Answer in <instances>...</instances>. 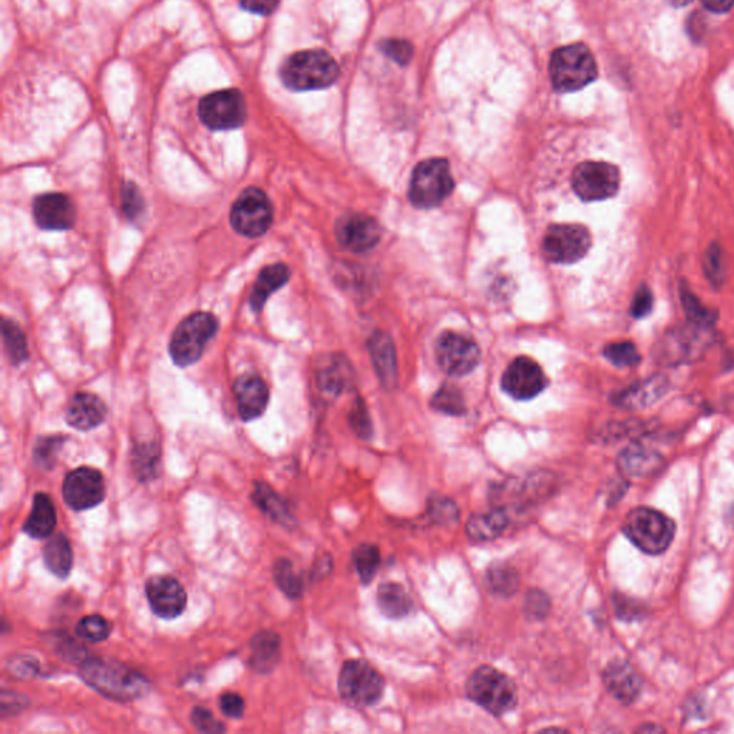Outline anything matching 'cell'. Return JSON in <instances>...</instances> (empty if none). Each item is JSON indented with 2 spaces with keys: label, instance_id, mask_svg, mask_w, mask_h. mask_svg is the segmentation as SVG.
<instances>
[{
  "label": "cell",
  "instance_id": "cell-17",
  "mask_svg": "<svg viewBox=\"0 0 734 734\" xmlns=\"http://www.w3.org/2000/svg\"><path fill=\"white\" fill-rule=\"evenodd\" d=\"M336 237L340 246L352 253L372 250L382 237V228L375 218L365 213H349L336 224Z\"/></svg>",
  "mask_w": 734,
  "mask_h": 734
},
{
  "label": "cell",
  "instance_id": "cell-1",
  "mask_svg": "<svg viewBox=\"0 0 734 734\" xmlns=\"http://www.w3.org/2000/svg\"><path fill=\"white\" fill-rule=\"evenodd\" d=\"M79 674L92 689L118 702L141 699L151 687L150 681L140 673L114 660H85Z\"/></svg>",
  "mask_w": 734,
  "mask_h": 734
},
{
  "label": "cell",
  "instance_id": "cell-12",
  "mask_svg": "<svg viewBox=\"0 0 734 734\" xmlns=\"http://www.w3.org/2000/svg\"><path fill=\"white\" fill-rule=\"evenodd\" d=\"M201 121L210 130H236L246 121L247 107L243 95L237 89H223L207 95L200 102Z\"/></svg>",
  "mask_w": 734,
  "mask_h": 734
},
{
  "label": "cell",
  "instance_id": "cell-43",
  "mask_svg": "<svg viewBox=\"0 0 734 734\" xmlns=\"http://www.w3.org/2000/svg\"><path fill=\"white\" fill-rule=\"evenodd\" d=\"M429 515L436 524H452L458 521L459 511L451 499L435 497L429 501Z\"/></svg>",
  "mask_w": 734,
  "mask_h": 734
},
{
  "label": "cell",
  "instance_id": "cell-4",
  "mask_svg": "<svg viewBox=\"0 0 734 734\" xmlns=\"http://www.w3.org/2000/svg\"><path fill=\"white\" fill-rule=\"evenodd\" d=\"M623 531L638 550L660 555L669 550L676 535V524L657 509L636 508L627 515Z\"/></svg>",
  "mask_w": 734,
  "mask_h": 734
},
{
  "label": "cell",
  "instance_id": "cell-46",
  "mask_svg": "<svg viewBox=\"0 0 734 734\" xmlns=\"http://www.w3.org/2000/svg\"><path fill=\"white\" fill-rule=\"evenodd\" d=\"M704 269H706L710 283H722L724 274L723 254L716 244L710 246L709 251H707Z\"/></svg>",
  "mask_w": 734,
  "mask_h": 734
},
{
  "label": "cell",
  "instance_id": "cell-20",
  "mask_svg": "<svg viewBox=\"0 0 734 734\" xmlns=\"http://www.w3.org/2000/svg\"><path fill=\"white\" fill-rule=\"evenodd\" d=\"M238 413L244 422L260 418L269 405V388L257 375H244L234 383Z\"/></svg>",
  "mask_w": 734,
  "mask_h": 734
},
{
  "label": "cell",
  "instance_id": "cell-6",
  "mask_svg": "<svg viewBox=\"0 0 734 734\" xmlns=\"http://www.w3.org/2000/svg\"><path fill=\"white\" fill-rule=\"evenodd\" d=\"M454 187L449 162L432 158L416 165L409 184V198L413 206L429 210L442 204L452 194Z\"/></svg>",
  "mask_w": 734,
  "mask_h": 734
},
{
  "label": "cell",
  "instance_id": "cell-25",
  "mask_svg": "<svg viewBox=\"0 0 734 734\" xmlns=\"http://www.w3.org/2000/svg\"><path fill=\"white\" fill-rule=\"evenodd\" d=\"M669 382L663 376H656L630 386V388L618 393L614 403L626 409H643L653 405L657 400L666 395Z\"/></svg>",
  "mask_w": 734,
  "mask_h": 734
},
{
  "label": "cell",
  "instance_id": "cell-55",
  "mask_svg": "<svg viewBox=\"0 0 734 734\" xmlns=\"http://www.w3.org/2000/svg\"><path fill=\"white\" fill-rule=\"evenodd\" d=\"M330 570H332V560H330L329 555H324L323 560L317 562L316 567H314L313 577H326V575H329Z\"/></svg>",
  "mask_w": 734,
  "mask_h": 734
},
{
  "label": "cell",
  "instance_id": "cell-31",
  "mask_svg": "<svg viewBox=\"0 0 734 734\" xmlns=\"http://www.w3.org/2000/svg\"><path fill=\"white\" fill-rule=\"evenodd\" d=\"M251 499L256 502L257 507L263 511V514H266L273 521L279 522L284 527L292 522L293 517L286 502L266 482H257L253 494H251Z\"/></svg>",
  "mask_w": 734,
  "mask_h": 734
},
{
  "label": "cell",
  "instance_id": "cell-50",
  "mask_svg": "<svg viewBox=\"0 0 734 734\" xmlns=\"http://www.w3.org/2000/svg\"><path fill=\"white\" fill-rule=\"evenodd\" d=\"M220 709L230 719H241L244 710H246V703H244V699L240 694L227 691V693L221 694Z\"/></svg>",
  "mask_w": 734,
  "mask_h": 734
},
{
  "label": "cell",
  "instance_id": "cell-15",
  "mask_svg": "<svg viewBox=\"0 0 734 734\" xmlns=\"http://www.w3.org/2000/svg\"><path fill=\"white\" fill-rule=\"evenodd\" d=\"M502 389L517 400L537 398L547 388L548 379L542 367L531 357L512 360L501 380Z\"/></svg>",
  "mask_w": 734,
  "mask_h": 734
},
{
  "label": "cell",
  "instance_id": "cell-5",
  "mask_svg": "<svg viewBox=\"0 0 734 734\" xmlns=\"http://www.w3.org/2000/svg\"><path fill=\"white\" fill-rule=\"evenodd\" d=\"M550 75L555 91L575 92L590 85L597 78L598 69L590 49L575 44L552 54Z\"/></svg>",
  "mask_w": 734,
  "mask_h": 734
},
{
  "label": "cell",
  "instance_id": "cell-36",
  "mask_svg": "<svg viewBox=\"0 0 734 734\" xmlns=\"http://www.w3.org/2000/svg\"><path fill=\"white\" fill-rule=\"evenodd\" d=\"M489 588L498 595H511L518 590L519 575L514 567L508 564L492 565L486 574Z\"/></svg>",
  "mask_w": 734,
  "mask_h": 734
},
{
  "label": "cell",
  "instance_id": "cell-16",
  "mask_svg": "<svg viewBox=\"0 0 734 734\" xmlns=\"http://www.w3.org/2000/svg\"><path fill=\"white\" fill-rule=\"evenodd\" d=\"M704 327L691 324L686 329H676L661 340L657 353L667 365H680L697 359L709 343L710 335Z\"/></svg>",
  "mask_w": 734,
  "mask_h": 734
},
{
  "label": "cell",
  "instance_id": "cell-44",
  "mask_svg": "<svg viewBox=\"0 0 734 734\" xmlns=\"http://www.w3.org/2000/svg\"><path fill=\"white\" fill-rule=\"evenodd\" d=\"M349 421L350 426L359 438L369 439L372 436V422H370L369 412H367L365 402L362 399L357 400L355 406H353Z\"/></svg>",
  "mask_w": 734,
  "mask_h": 734
},
{
  "label": "cell",
  "instance_id": "cell-33",
  "mask_svg": "<svg viewBox=\"0 0 734 734\" xmlns=\"http://www.w3.org/2000/svg\"><path fill=\"white\" fill-rule=\"evenodd\" d=\"M680 297L684 313H686L690 324L704 327V329H710V327L713 326L714 322H716L717 314L714 313L713 310L704 307L702 302L697 299L696 294L691 292L690 287L687 286L686 283H681Z\"/></svg>",
  "mask_w": 734,
  "mask_h": 734
},
{
  "label": "cell",
  "instance_id": "cell-54",
  "mask_svg": "<svg viewBox=\"0 0 734 734\" xmlns=\"http://www.w3.org/2000/svg\"><path fill=\"white\" fill-rule=\"evenodd\" d=\"M702 3L710 12L724 13L732 9L734 0H702Z\"/></svg>",
  "mask_w": 734,
  "mask_h": 734
},
{
  "label": "cell",
  "instance_id": "cell-27",
  "mask_svg": "<svg viewBox=\"0 0 734 734\" xmlns=\"http://www.w3.org/2000/svg\"><path fill=\"white\" fill-rule=\"evenodd\" d=\"M290 279L289 267L277 263L267 266L261 270L259 279L254 284L250 296L251 309L260 312L264 304L270 299L271 294L281 289Z\"/></svg>",
  "mask_w": 734,
  "mask_h": 734
},
{
  "label": "cell",
  "instance_id": "cell-30",
  "mask_svg": "<svg viewBox=\"0 0 734 734\" xmlns=\"http://www.w3.org/2000/svg\"><path fill=\"white\" fill-rule=\"evenodd\" d=\"M508 524L507 512L504 509H494L485 514L472 515L466 525V532L472 540L492 541L504 534Z\"/></svg>",
  "mask_w": 734,
  "mask_h": 734
},
{
  "label": "cell",
  "instance_id": "cell-7",
  "mask_svg": "<svg viewBox=\"0 0 734 734\" xmlns=\"http://www.w3.org/2000/svg\"><path fill=\"white\" fill-rule=\"evenodd\" d=\"M217 329V319L211 313L200 312L187 317L171 337L170 353L174 362L178 366L198 362Z\"/></svg>",
  "mask_w": 734,
  "mask_h": 734
},
{
  "label": "cell",
  "instance_id": "cell-49",
  "mask_svg": "<svg viewBox=\"0 0 734 734\" xmlns=\"http://www.w3.org/2000/svg\"><path fill=\"white\" fill-rule=\"evenodd\" d=\"M122 204H124L125 216L134 220L144 210V200H142L140 191L132 184H127L122 190Z\"/></svg>",
  "mask_w": 734,
  "mask_h": 734
},
{
  "label": "cell",
  "instance_id": "cell-2",
  "mask_svg": "<svg viewBox=\"0 0 734 734\" xmlns=\"http://www.w3.org/2000/svg\"><path fill=\"white\" fill-rule=\"evenodd\" d=\"M339 66L322 49L296 52L281 66V79L293 91H316L335 84Z\"/></svg>",
  "mask_w": 734,
  "mask_h": 734
},
{
  "label": "cell",
  "instance_id": "cell-23",
  "mask_svg": "<svg viewBox=\"0 0 734 734\" xmlns=\"http://www.w3.org/2000/svg\"><path fill=\"white\" fill-rule=\"evenodd\" d=\"M370 356H372L373 366L379 379L382 380L383 386L393 388L398 383V360H396V350L390 337L383 332H376L370 337L369 342Z\"/></svg>",
  "mask_w": 734,
  "mask_h": 734
},
{
  "label": "cell",
  "instance_id": "cell-18",
  "mask_svg": "<svg viewBox=\"0 0 734 734\" xmlns=\"http://www.w3.org/2000/svg\"><path fill=\"white\" fill-rule=\"evenodd\" d=\"M148 604L152 613L162 620H174L184 613L187 607V593L183 585L174 577L158 575L145 585Z\"/></svg>",
  "mask_w": 734,
  "mask_h": 734
},
{
  "label": "cell",
  "instance_id": "cell-51",
  "mask_svg": "<svg viewBox=\"0 0 734 734\" xmlns=\"http://www.w3.org/2000/svg\"><path fill=\"white\" fill-rule=\"evenodd\" d=\"M527 611L534 617L547 616L548 610H550V601H548L547 595L540 593V591H531L527 595V604H525Z\"/></svg>",
  "mask_w": 734,
  "mask_h": 734
},
{
  "label": "cell",
  "instance_id": "cell-47",
  "mask_svg": "<svg viewBox=\"0 0 734 734\" xmlns=\"http://www.w3.org/2000/svg\"><path fill=\"white\" fill-rule=\"evenodd\" d=\"M382 51L400 65L408 64L413 54L412 45L403 39H389L383 42Z\"/></svg>",
  "mask_w": 734,
  "mask_h": 734
},
{
  "label": "cell",
  "instance_id": "cell-22",
  "mask_svg": "<svg viewBox=\"0 0 734 734\" xmlns=\"http://www.w3.org/2000/svg\"><path fill=\"white\" fill-rule=\"evenodd\" d=\"M603 680L611 696L618 702L631 703L640 694L641 680L628 661L616 659L605 667Z\"/></svg>",
  "mask_w": 734,
  "mask_h": 734
},
{
  "label": "cell",
  "instance_id": "cell-39",
  "mask_svg": "<svg viewBox=\"0 0 734 734\" xmlns=\"http://www.w3.org/2000/svg\"><path fill=\"white\" fill-rule=\"evenodd\" d=\"M3 339H5L6 352L15 365L25 362L28 359V345H26L25 335L18 324L12 320H3Z\"/></svg>",
  "mask_w": 734,
  "mask_h": 734
},
{
  "label": "cell",
  "instance_id": "cell-48",
  "mask_svg": "<svg viewBox=\"0 0 734 734\" xmlns=\"http://www.w3.org/2000/svg\"><path fill=\"white\" fill-rule=\"evenodd\" d=\"M654 297L651 293L650 287L646 284H641L640 289L637 290L636 296H634L633 303H631V316L634 319H643L653 310Z\"/></svg>",
  "mask_w": 734,
  "mask_h": 734
},
{
  "label": "cell",
  "instance_id": "cell-35",
  "mask_svg": "<svg viewBox=\"0 0 734 734\" xmlns=\"http://www.w3.org/2000/svg\"><path fill=\"white\" fill-rule=\"evenodd\" d=\"M273 577L274 581H276L277 587H279L287 597H302L304 591L303 580L299 573H297L296 568H294L292 561L286 560V558H281V560L274 562Z\"/></svg>",
  "mask_w": 734,
  "mask_h": 734
},
{
  "label": "cell",
  "instance_id": "cell-29",
  "mask_svg": "<svg viewBox=\"0 0 734 734\" xmlns=\"http://www.w3.org/2000/svg\"><path fill=\"white\" fill-rule=\"evenodd\" d=\"M45 567L55 577L65 580L74 567V551L64 534L54 535L44 548Z\"/></svg>",
  "mask_w": 734,
  "mask_h": 734
},
{
  "label": "cell",
  "instance_id": "cell-19",
  "mask_svg": "<svg viewBox=\"0 0 734 734\" xmlns=\"http://www.w3.org/2000/svg\"><path fill=\"white\" fill-rule=\"evenodd\" d=\"M33 217L45 230H68L74 226L76 211L74 204L64 194L39 195L33 203Z\"/></svg>",
  "mask_w": 734,
  "mask_h": 734
},
{
  "label": "cell",
  "instance_id": "cell-21",
  "mask_svg": "<svg viewBox=\"0 0 734 734\" xmlns=\"http://www.w3.org/2000/svg\"><path fill=\"white\" fill-rule=\"evenodd\" d=\"M107 416L104 402L91 393H76L69 400L65 418L69 426L76 431H92L98 428Z\"/></svg>",
  "mask_w": 734,
  "mask_h": 734
},
{
  "label": "cell",
  "instance_id": "cell-34",
  "mask_svg": "<svg viewBox=\"0 0 734 734\" xmlns=\"http://www.w3.org/2000/svg\"><path fill=\"white\" fill-rule=\"evenodd\" d=\"M352 562L355 570L359 574L360 581L363 584H369L378 573L380 565V551L375 544L357 545L352 554Z\"/></svg>",
  "mask_w": 734,
  "mask_h": 734
},
{
  "label": "cell",
  "instance_id": "cell-14",
  "mask_svg": "<svg viewBox=\"0 0 734 734\" xmlns=\"http://www.w3.org/2000/svg\"><path fill=\"white\" fill-rule=\"evenodd\" d=\"M107 486L98 469L81 466L66 475L62 495L66 505L74 511H87L98 507L105 499Z\"/></svg>",
  "mask_w": 734,
  "mask_h": 734
},
{
  "label": "cell",
  "instance_id": "cell-41",
  "mask_svg": "<svg viewBox=\"0 0 734 734\" xmlns=\"http://www.w3.org/2000/svg\"><path fill=\"white\" fill-rule=\"evenodd\" d=\"M605 359L617 367H634L640 365L641 356L636 345L631 342H617L604 347Z\"/></svg>",
  "mask_w": 734,
  "mask_h": 734
},
{
  "label": "cell",
  "instance_id": "cell-57",
  "mask_svg": "<svg viewBox=\"0 0 734 734\" xmlns=\"http://www.w3.org/2000/svg\"><path fill=\"white\" fill-rule=\"evenodd\" d=\"M667 2L671 3L673 6H686L689 5L691 0H667Z\"/></svg>",
  "mask_w": 734,
  "mask_h": 734
},
{
  "label": "cell",
  "instance_id": "cell-53",
  "mask_svg": "<svg viewBox=\"0 0 734 734\" xmlns=\"http://www.w3.org/2000/svg\"><path fill=\"white\" fill-rule=\"evenodd\" d=\"M12 670L13 673L19 674V676H33V674H36V670H38V663H36V660L31 659V657H23L19 663L13 661L11 664Z\"/></svg>",
  "mask_w": 734,
  "mask_h": 734
},
{
  "label": "cell",
  "instance_id": "cell-24",
  "mask_svg": "<svg viewBox=\"0 0 734 734\" xmlns=\"http://www.w3.org/2000/svg\"><path fill=\"white\" fill-rule=\"evenodd\" d=\"M56 527V511L49 495L38 492L33 497L31 514L23 524V532L33 540H45L54 534Z\"/></svg>",
  "mask_w": 734,
  "mask_h": 734
},
{
  "label": "cell",
  "instance_id": "cell-40",
  "mask_svg": "<svg viewBox=\"0 0 734 734\" xmlns=\"http://www.w3.org/2000/svg\"><path fill=\"white\" fill-rule=\"evenodd\" d=\"M109 634H111V628H109L108 621L97 614L81 618L76 624V636L88 643H102L107 640Z\"/></svg>",
  "mask_w": 734,
  "mask_h": 734
},
{
  "label": "cell",
  "instance_id": "cell-37",
  "mask_svg": "<svg viewBox=\"0 0 734 734\" xmlns=\"http://www.w3.org/2000/svg\"><path fill=\"white\" fill-rule=\"evenodd\" d=\"M431 405L435 411L445 413V415L462 416L466 412L464 395L461 390L449 383L441 386V389L435 393Z\"/></svg>",
  "mask_w": 734,
  "mask_h": 734
},
{
  "label": "cell",
  "instance_id": "cell-28",
  "mask_svg": "<svg viewBox=\"0 0 734 734\" xmlns=\"http://www.w3.org/2000/svg\"><path fill=\"white\" fill-rule=\"evenodd\" d=\"M618 465L624 474L641 478V476L653 475L654 472L659 471L663 465V458L657 452L650 451L644 446L633 445L623 451L618 458Z\"/></svg>",
  "mask_w": 734,
  "mask_h": 734
},
{
  "label": "cell",
  "instance_id": "cell-10",
  "mask_svg": "<svg viewBox=\"0 0 734 734\" xmlns=\"http://www.w3.org/2000/svg\"><path fill=\"white\" fill-rule=\"evenodd\" d=\"M574 193L585 201H605L618 193L621 185L620 170L604 161H585L577 165L571 178Z\"/></svg>",
  "mask_w": 734,
  "mask_h": 734
},
{
  "label": "cell",
  "instance_id": "cell-26",
  "mask_svg": "<svg viewBox=\"0 0 734 734\" xmlns=\"http://www.w3.org/2000/svg\"><path fill=\"white\" fill-rule=\"evenodd\" d=\"M251 667L259 673H270L279 664L281 640L273 631H261L251 640Z\"/></svg>",
  "mask_w": 734,
  "mask_h": 734
},
{
  "label": "cell",
  "instance_id": "cell-9",
  "mask_svg": "<svg viewBox=\"0 0 734 734\" xmlns=\"http://www.w3.org/2000/svg\"><path fill=\"white\" fill-rule=\"evenodd\" d=\"M591 234L581 224H554L542 237L541 250L545 260L555 264H573L587 256L591 249Z\"/></svg>",
  "mask_w": 734,
  "mask_h": 734
},
{
  "label": "cell",
  "instance_id": "cell-52",
  "mask_svg": "<svg viewBox=\"0 0 734 734\" xmlns=\"http://www.w3.org/2000/svg\"><path fill=\"white\" fill-rule=\"evenodd\" d=\"M280 0H240V5L246 11L256 15H271L279 8Z\"/></svg>",
  "mask_w": 734,
  "mask_h": 734
},
{
  "label": "cell",
  "instance_id": "cell-42",
  "mask_svg": "<svg viewBox=\"0 0 734 734\" xmlns=\"http://www.w3.org/2000/svg\"><path fill=\"white\" fill-rule=\"evenodd\" d=\"M64 438L59 436H52V438H44L36 443L35 449H33V459L35 464L39 468L51 469L54 468L56 462V456L61 451L62 443Z\"/></svg>",
  "mask_w": 734,
  "mask_h": 734
},
{
  "label": "cell",
  "instance_id": "cell-38",
  "mask_svg": "<svg viewBox=\"0 0 734 734\" xmlns=\"http://www.w3.org/2000/svg\"><path fill=\"white\" fill-rule=\"evenodd\" d=\"M158 459H160V449L151 443L135 448L132 466L140 481H151L157 475Z\"/></svg>",
  "mask_w": 734,
  "mask_h": 734
},
{
  "label": "cell",
  "instance_id": "cell-8",
  "mask_svg": "<svg viewBox=\"0 0 734 734\" xmlns=\"http://www.w3.org/2000/svg\"><path fill=\"white\" fill-rule=\"evenodd\" d=\"M337 686L342 699L357 707L373 706L385 693L382 674L372 664L359 659L343 664Z\"/></svg>",
  "mask_w": 734,
  "mask_h": 734
},
{
  "label": "cell",
  "instance_id": "cell-32",
  "mask_svg": "<svg viewBox=\"0 0 734 734\" xmlns=\"http://www.w3.org/2000/svg\"><path fill=\"white\" fill-rule=\"evenodd\" d=\"M378 605L386 617L399 620L408 616L413 608L412 598L406 593L402 585L385 583L378 590Z\"/></svg>",
  "mask_w": 734,
  "mask_h": 734
},
{
  "label": "cell",
  "instance_id": "cell-45",
  "mask_svg": "<svg viewBox=\"0 0 734 734\" xmlns=\"http://www.w3.org/2000/svg\"><path fill=\"white\" fill-rule=\"evenodd\" d=\"M191 722H193L195 729L201 733H224L226 727L223 723L218 722L214 714L204 707H194L193 713H191Z\"/></svg>",
  "mask_w": 734,
  "mask_h": 734
},
{
  "label": "cell",
  "instance_id": "cell-11",
  "mask_svg": "<svg viewBox=\"0 0 734 734\" xmlns=\"http://www.w3.org/2000/svg\"><path fill=\"white\" fill-rule=\"evenodd\" d=\"M230 220L241 236L260 237L273 221V207L260 188H247L231 207Z\"/></svg>",
  "mask_w": 734,
  "mask_h": 734
},
{
  "label": "cell",
  "instance_id": "cell-3",
  "mask_svg": "<svg viewBox=\"0 0 734 734\" xmlns=\"http://www.w3.org/2000/svg\"><path fill=\"white\" fill-rule=\"evenodd\" d=\"M466 694L472 702L494 716L512 712L518 704V691L507 674L494 667L476 669L466 683Z\"/></svg>",
  "mask_w": 734,
  "mask_h": 734
},
{
  "label": "cell",
  "instance_id": "cell-56",
  "mask_svg": "<svg viewBox=\"0 0 734 734\" xmlns=\"http://www.w3.org/2000/svg\"><path fill=\"white\" fill-rule=\"evenodd\" d=\"M638 732H641V733H646V732H664V729H663V727H657V726H653V724H650V726H643V727H641V729L638 730Z\"/></svg>",
  "mask_w": 734,
  "mask_h": 734
},
{
  "label": "cell",
  "instance_id": "cell-13",
  "mask_svg": "<svg viewBox=\"0 0 734 734\" xmlns=\"http://www.w3.org/2000/svg\"><path fill=\"white\" fill-rule=\"evenodd\" d=\"M435 355L443 372L455 378L468 375L481 362V350L474 340L455 332L439 336Z\"/></svg>",
  "mask_w": 734,
  "mask_h": 734
}]
</instances>
